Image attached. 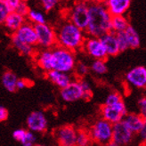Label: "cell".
<instances>
[{
  "instance_id": "cell-1",
  "label": "cell",
  "mask_w": 146,
  "mask_h": 146,
  "mask_svg": "<svg viewBox=\"0 0 146 146\" xmlns=\"http://www.w3.org/2000/svg\"><path fill=\"white\" fill-rule=\"evenodd\" d=\"M112 15L104 4H89V21L86 33L87 36H98L111 31Z\"/></svg>"
},
{
  "instance_id": "cell-2",
  "label": "cell",
  "mask_w": 146,
  "mask_h": 146,
  "mask_svg": "<svg viewBox=\"0 0 146 146\" xmlns=\"http://www.w3.org/2000/svg\"><path fill=\"white\" fill-rule=\"evenodd\" d=\"M56 33L57 45L73 52L82 49L87 36L85 31L81 30L68 19L58 26Z\"/></svg>"
},
{
  "instance_id": "cell-3",
  "label": "cell",
  "mask_w": 146,
  "mask_h": 146,
  "mask_svg": "<svg viewBox=\"0 0 146 146\" xmlns=\"http://www.w3.org/2000/svg\"><path fill=\"white\" fill-rule=\"evenodd\" d=\"M52 50V70L71 73L77 64L75 52L56 45Z\"/></svg>"
},
{
  "instance_id": "cell-4",
  "label": "cell",
  "mask_w": 146,
  "mask_h": 146,
  "mask_svg": "<svg viewBox=\"0 0 146 146\" xmlns=\"http://www.w3.org/2000/svg\"><path fill=\"white\" fill-rule=\"evenodd\" d=\"M89 133L94 143L104 146L112 141L113 124L102 118L91 126Z\"/></svg>"
},
{
  "instance_id": "cell-5",
  "label": "cell",
  "mask_w": 146,
  "mask_h": 146,
  "mask_svg": "<svg viewBox=\"0 0 146 146\" xmlns=\"http://www.w3.org/2000/svg\"><path fill=\"white\" fill-rule=\"evenodd\" d=\"M67 19L86 31L89 21V4L75 2L68 11Z\"/></svg>"
},
{
  "instance_id": "cell-6",
  "label": "cell",
  "mask_w": 146,
  "mask_h": 146,
  "mask_svg": "<svg viewBox=\"0 0 146 146\" xmlns=\"http://www.w3.org/2000/svg\"><path fill=\"white\" fill-rule=\"evenodd\" d=\"M35 29L38 36V46L42 49H51L57 45V33L51 25L36 24Z\"/></svg>"
},
{
  "instance_id": "cell-7",
  "label": "cell",
  "mask_w": 146,
  "mask_h": 146,
  "mask_svg": "<svg viewBox=\"0 0 146 146\" xmlns=\"http://www.w3.org/2000/svg\"><path fill=\"white\" fill-rule=\"evenodd\" d=\"M100 111L102 118L111 124L122 121L127 114V106L123 100L113 104H104L101 107Z\"/></svg>"
},
{
  "instance_id": "cell-8",
  "label": "cell",
  "mask_w": 146,
  "mask_h": 146,
  "mask_svg": "<svg viewBox=\"0 0 146 146\" xmlns=\"http://www.w3.org/2000/svg\"><path fill=\"white\" fill-rule=\"evenodd\" d=\"M81 50L93 59L105 60L108 57L106 49L98 36H87Z\"/></svg>"
},
{
  "instance_id": "cell-9",
  "label": "cell",
  "mask_w": 146,
  "mask_h": 146,
  "mask_svg": "<svg viewBox=\"0 0 146 146\" xmlns=\"http://www.w3.org/2000/svg\"><path fill=\"white\" fill-rule=\"evenodd\" d=\"M77 135L78 130L70 125L62 126L54 132L55 139L59 146H77Z\"/></svg>"
},
{
  "instance_id": "cell-10",
  "label": "cell",
  "mask_w": 146,
  "mask_h": 146,
  "mask_svg": "<svg viewBox=\"0 0 146 146\" xmlns=\"http://www.w3.org/2000/svg\"><path fill=\"white\" fill-rule=\"evenodd\" d=\"M26 125L28 129L34 133H43L47 129L48 120L43 111H35L28 116Z\"/></svg>"
},
{
  "instance_id": "cell-11",
  "label": "cell",
  "mask_w": 146,
  "mask_h": 146,
  "mask_svg": "<svg viewBox=\"0 0 146 146\" xmlns=\"http://www.w3.org/2000/svg\"><path fill=\"white\" fill-rule=\"evenodd\" d=\"M61 98L66 103H74L83 99V89L79 80H72L67 86L60 91Z\"/></svg>"
},
{
  "instance_id": "cell-12",
  "label": "cell",
  "mask_w": 146,
  "mask_h": 146,
  "mask_svg": "<svg viewBox=\"0 0 146 146\" xmlns=\"http://www.w3.org/2000/svg\"><path fill=\"white\" fill-rule=\"evenodd\" d=\"M134 133L131 131L124 121H119L113 124L112 141L118 143L119 146L127 145L133 140Z\"/></svg>"
},
{
  "instance_id": "cell-13",
  "label": "cell",
  "mask_w": 146,
  "mask_h": 146,
  "mask_svg": "<svg viewBox=\"0 0 146 146\" xmlns=\"http://www.w3.org/2000/svg\"><path fill=\"white\" fill-rule=\"evenodd\" d=\"M126 81L135 88H146V68L144 66H136L131 69L126 74Z\"/></svg>"
},
{
  "instance_id": "cell-14",
  "label": "cell",
  "mask_w": 146,
  "mask_h": 146,
  "mask_svg": "<svg viewBox=\"0 0 146 146\" xmlns=\"http://www.w3.org/2000/svg\"><path fill=\"white\" fill-rule=\"evenodd\" d=\"M13 35L15 36L21 41L27 43L29 45H31L33 46H38V36H36L35 25L30 23V21H27L26 23Z\"/></svg>"
},
{
  "instance_id": "cell-15",
  "label": "cell",
  "mask_w": 146,
  "mask_h": 146,
  "mask_svg": "<svg viewBox=\"0 0 146 146\" xmlns=\"http://www.w3.org/2000/svg\"><path fill=\"white\" fill-rule=\"evenodd\" d=\"M27 21V18L23 15H21L16 11L11 12L8 16L3 21V25L5 29V31L10 33L11 35L15 33L19 29L23 26Z\"/></svg>"
},
{
  "instance_id": "cell-16",
  "label": "cell",
  "mask_w": 146,
  "mask_h": 146,
  "mask_svg": "<svg viewBox=\"0 0 146 146\" xmlns=\"http://www.w3.org/2000/svg\"><path fill=\"white\" fill-rule=\"evenodd\" d=\"M100 38L106 49L108 56H116L119 53H121L118 38H117V33L111 31L104 34L103 36H101Z\"/></svg>"
},
{
  "instance_id": "cell-17",
  "label": "cell",
  "mask_w": 146,
  "mask_h": 146,
  "mask_svg": "<svg viewBox=\"0 0 146 146\" xmlns=\"http://www.w3.org/2000/svg\"><path fill=\"white\" fill-rule=\"evenodd\" d=\"M46 73V78L49 81L54 84L56 86L59 87L60 89L67 86L72 81V77L70 75V73H68V72H63V71L56 70H51Z\"/></svg>"
},
{
  "instance_id": "cell-18",
  "label": "cell",
  "mask_w": 146,
  "mask_h": 146,
  "mask_svg": "<svg viewBox=\"0 0 146 146\" xmlns=\"http://www.w3.org/2000/svg\"><path fill=\"white\" fill-rule=\"evenodd\" d=\"M132 0H106L104 5L107 9L114 15H125L126 13L130 8Z\"/></svg>"
},
{
  "instance_id": "cell-19",
  "label": "cell",
  "mask_w": 146,
  "mask_h": 146,
  "mask_svg": "<svg viewBox=\"0 0 146 146\" xmlns=\"http://www.w3.org/2000/svg\"><path fill=\"white\" fill-rule=\"evenodd\" d=\"M13 139L21 143L23 146H34L36 143V135L31 130L18 128L13 132Z\"/></svg>"
},
{
  "instance_id": "cell-20",
  "label": "cell",
  "mask_w": 146,
  "mask_h": 146,
  "mask_svg": "<svg viewBox=\"0 0 146 146\" xmlns=\"http://www.w3.org/2000/svg\"><path fill=\"white\" fill-rule=\"evenodd\" d=\"M36 65L45 72L52 70V50L42 49L35 55Z\"/></svg>"
},
{
  "instance_id": "cell-21",
  "label": "cell",
  "mask_w": 146,
  "mask_h": 146,
  "mask_svg": "<svg viewBox=\"0 0 146 146\" xmlns=\"http://www.w3.org/2000/svg\"><path fill=\"white\" fill-rule=\"evenodd\" d=\"M145 119L140 113H127L123 121L134 134H138L142 129Z\"/></svg>"
},
{
  "instance_id": "cell-22",
  "label": "cell",
  "mask_w": 146,
  "mask_h": 146,
  "mask_svg": "<svg viewBox=\"0 0 146 146\" xmlns=\"http://www.w3.org/2000/svg\"><path fill=\"white\" fill-rule=\"evenodd\" d=\"M11 42H12V46L14 47V49L21 55H24L27 57H35L36 54V46H33L31 45H29L27 43L21 41L13 35H11Z\"/></svg>"
},
{
  "instance_id": "cell-23",
  "label": "cell",
  "mask_w": 146,
  "mask_h": 146,
  "mask_svg": "<svg viewBox=\"0 0 146 146\" xmlns=\"http://www.w3.org/2000/svg\"><path fill=\"white\" fill-rule=\"evenodd\" d=\"M18 78L11 70H5L1 78V82L4 88L10 93H13L17 90V82Z\"/></svg>"
},
{
  "instance_id": "cell-24",
  "label": "cell",
  "mask_w": 146,
  "mask_h": 146,
  "mask_svg": "<svg viewBox=\"0 0 146 146\" xmlns=\"http://www.w3.org/2000/svg\"><path fill=\"white\" fill-rule=\"evenodd\" d=\"M128 19L125 15H114L111 19V31L115 33L124 32L129 26Z\"/></svg>"
},
{
  "instance_id": "cell-25",
  "label": "cell",
  "mask_w": 146,
  "mask_h": 146,
  "mask_svg": "<svg viewBox=\"0 0 146 146\" xmlns=\"http://www.w3.org/2000/svg\"><path fill=\"white\" fill-rule=\"evenodd\" d=\"M125 34L127 36L130 48L135 49L140 46V44H141L140 36L133 26L129 25L128 28L125 31Z\"/></svg>"
},
{
  "instance_id": "cell-26",
  "label": "cell",
  "mask_w": 146,
  "mask_h": 146,
  "mask_svg": "<svg viewBox=\"0 0 146 146\" xmlns=\"http://www.w3.org/2000/svg\"><path fill=\"white\" fill-rule=\"evenodd\" d=\"M26 18L28 21L33 23L34 25L46 23V17L45 15V13H42L40 10H36V9L31 8Z\"/></svg>"
},
{
  "instance_id": "cell-27",
  "label": "cell",
  "mask_w": 146,
  "mask_h": 146,
  "mask_svg": "<svg viewBox=\"0 0 146 146\" xmlns=\"http://www.w3.org/2000/svg\"><path fill=\"white\" fill-rule=\"evenodd\" d=\"M91 71L97 76H103L107 72V65L105 60L102 59H94L90 64Z\"/></svg>"
},
{
  "instance_id": "cell-28",
  "label": "cell",
  "mask_w": 146,
  "mask_h": 146,
  "mask_svg": "<svg viewBox=\"0 0 146 146\" xmlns=\"http://www.w3.org/2000/svg\"><path fill=\"white\" fill-rule=\"evenodd\" d=\"M93 139L89 133V130H78L77 135V146H91Z\"/></svg>"
},
{
  "instance_id": "cell-29",
  "label": "cell",
  "mask_w": 146,
  "mask_h": 146,
  "mask_svg": "<svg viewBox=\"0 0 146 146\" xmlns=\"http://www.w3.org/2000/svg\"><path fill=\"white\" fill-rule=\"evenodd\" d=\"M89 70H90V67H88V65H87L85 62H82V61L77 62V64L74 69V74L78 78L81 79L85 76L88 74Z\"/></svg>"
},
{
  "instance_id": "cell-30",
  "label": "cell",
  "mask_w": 146,
  "mask_h": 146,
  "mask_svg": "<svg viewBox=\"0 0 146 146\" xmlns=\"http://www.w3.org/2000/svg\"><path fill=\"white\" fill-rule=\"evenodd\" d=\"M80 83H81V86L83 89V100L89 101L93 96V92L90 83L87 80L83 78L80 79Z\"/></svg>"
},
{
  "instance_id": "cell-31",
  "label": "cell",
  "mask_w": 146,
  "mask_h": 146,
  "mask_svg": "<svg viewBox=\"0 0 146 146\" xmlns=\"http://www.w3.org/2000/svg\"><path fill=\"white\" fill-rule=\"evenodd\" d=\"M38 2L46 12H50L59 5L61 0H38Z\"/></svg>"
},
{
  "instance_id": "cell-32",
  "label": "cell",
  "mask_w": 146,
  "mask_h": 146,
  "mask_svg": "<svg viewBox=\"0 0 146 146\" xmlns=\"http://www.w3.org/2000/svg\"><path fill=\"white\" fill-rule=\"evenodd\" d=\"M117 38H118V42H119L120 52H124V51H126L128 48H130L128 41H127V36L125 34V31L117 33Z\"/></svg>"
},
{
  "instance_id": "cell-33",
  "label": "cell",
  "mask_w": 146,
  "mask_h": 146,
  "mask_svg": "<svg viewBox=\"0 0 146 146\" xmlns=\"http://www.w3.org/2000/svg\"><path fill=\"white\" fill-rule=\"evenodd\" d=\"M11 12L12 11L5 2V0H0V21H1V23H3L5 19L8 16V14Z\"/></svg>"
},
{
  "instance_id": "cell-34",
  "label": "cell",
  "mask_w": 146,
  "mask_h": 146,
  "mask_svg": "<svg viewBox=\"0 0 146 146\" xmlns=\"http://www.w3.org/2000/svg\"><path fill=\"white\" fill-rule=\"evenodd\" d=\"M123 100L122 99V96L119 93L117 92H112L111 94H109L106 99H105V102H104V104H116V103H119V101Z\"/></svg>"
},
{
  "instance_id": "cell-35",
  "label": "cell",
  "mask_w": 146,
  "mask_h": 146,
  "mask_svg": "<svg viewBox=\"0 0 146 146\" xmlns=\"http://www.w3.org/2000/svg\"><path fill=\"white\" fill-rule=\"evenodd\" d=\"M30 10H31V7L29 6L28 2L23 1V0H21V2L20 3V5L17 7L16 12L19 13L20 14H21V15L27 17V15H28L29 12H30Z\"/></svg>"
},
{
  "instance_id": "cell-36",
  "label": "cell",
  "mask_w": 146,
  "mask_h": 146,
  "mask_svg": "<svg viewBox=\"0 0 146 146\" xmlns=\"http://www.w3.org/2000/svg\"><path fill=\"white\" fill-rule=\"evenodd\" d=\"M138 108H139V113L146 119V96H143L138 101Z\"/></svg>"
},
{
  "instance_id": "cell-37",
  "label": "cell",
  "mask_w": 146,
  "mask_h": 146,
  "mask_svg": "<svg viewBox=\"0 0 146 146\" xmlns=\"http://www.w3.org/2000/svg\"><path fill=\"white\" fill-rule=\"evenodd\" d=\"M5 2L6 3L7 5H8L10 10L12 12H13V11H16L18 5L21 2V0H5Z\"/></svg>"
},
{
  "instance_id": "cell-38",
  "label": "cell",
  "mask_w": 146,
  "mask_h": 146,
  "mask_svg": "<svg viewBox=\"0 0 146 146\" xmlns=\"http://www.w3.org/2000/svg\"><path fill=\"white\" fill-rule=\"evenodd\" d=\"M30 86V83L27 79H23V78H19L18 82H17V90H21L24 89L26 87H28Z\"/></svg>"
},
{
  "instance_id": "cell-39",
  "label": "cell",
  "mask_w": 146,
  "mask_h": 146,
  "mask_svg": "<svg viewBox=\"0 0 146 146\" xmlns=\"http://www.w3.org/2000/svg\"><path fill=\"white\" fill-rule=\"evenodd\" d=\"M8 118V111L4 107H0V120L1 121H5Z\"/></svg>"
},
{
  "instance_id": "cell-40",
  "label": "cell",
  "mask_w": 146,
  "mask_h": 146,
  "mask_svg": "<svg viewBox=\"0 0 146 146\" xmlns=\"http://www.w3.org/2000/svg\"><path fill=\"white\" fill-rule=\"evenodd\" d=\"M138 135H139L140 138H141V140L146 143V119L144 120V124H143V126L142 127V129L140 130V132L138 133Z\"/></svg>"
},
{
  "instance_id": "cell-41",
  "label": "cell",
  "mask_w": 146,
  "mask_h": 146,
  "mask_svg": "<svg viewBox=\"0 0 146 146\" xmlns=\"http://www.w3.org/2000/svg\"><path fill=\"white\" fill-rule=\"evenodd\" d=\"M75 2H79V3H86V4H90L92 0H75Z\"/></svg>"
},
{
  "instance_id": "cell-42",
  "label": "cell",
  "mask_w": 146,
  "mask_h": 146,
  "mask_svg": "<svg viewBox=\"0 0 146 146\" xmlns=\"http://www.w3.org/2000/svg\"><path fill=\"white\" fill-rule=\"evenodd\" d=\"M92 2L97 4H104L106 2V0H92Z\"/></svg>"
},
{
  "instance_id": "cell-43",
  "label": "cell",
  "mask_w": 146,
  "mask_h": 146,
  "mask_svg": "<svg viewBox=\"0 0 146 146\" xmlns=\"http://www.w3.org/2000/svg\"><path fill=\"white\" fill-rule=\"evenodd\" d=\"M104 146H119L118 143H116L115 142H113V141H111V143H109L108 144H106V145H104Z\"/></svg>"
},
{
  "instance_id": "cell-44",
  "label": "cell",
  "mask_w": 146,
  "mask_h": 146,
  "mask_svg": "<svg viewBox=\"0 0 146 146\" xmlns=\"http://www.w3.org/2000/svg\"><path fill=\"white\" fill-rule=\"evenodd\" d=\"M34 146H46V145H43V144H35Z\"/></svg>"
},
{
  "instance_id": "cell-45",
  "label": "cell",
  "mask_w": 146,
  "mask_h": 146,
  "mask_svg": "<svg viewBox=\"0 0 146 146\" xmlns=\"http://www.w3.org/2000/svg\"><path fill=\"white\" fill-rule=\"evenodd\" d=\"M23 1H26V2H28V1H30V0H23Z\"/></svg>"
}]
</instances>
